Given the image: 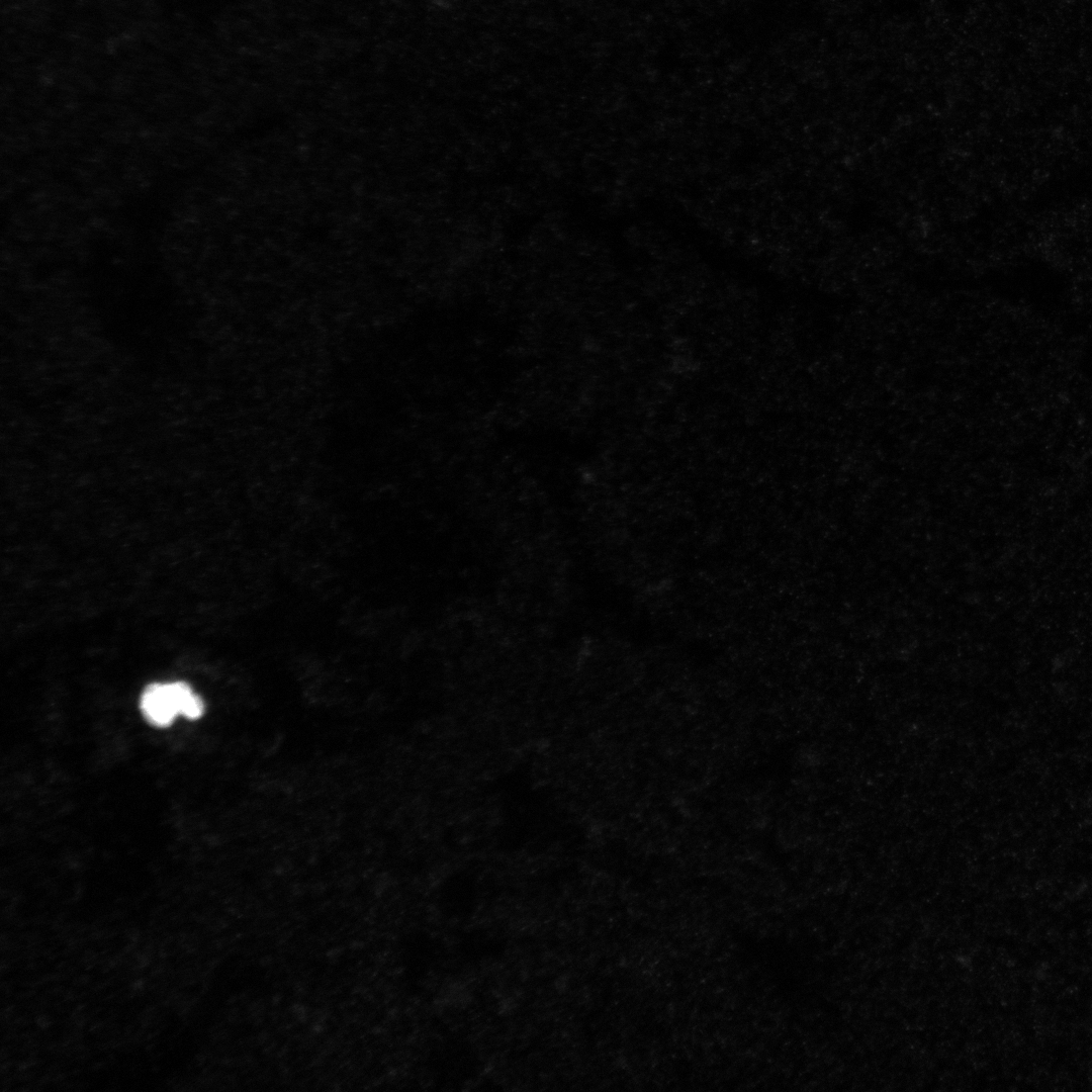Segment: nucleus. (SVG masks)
<instances>
[{
  "label": "nucleus",
  "mask_w": 1092,
  "mask_h": 1092,
  "mask_svg": "<svg viewBox=\"0 0 1092 1092\" xmlns=\"http://www.w3.org/2000/svg\"><path fill=\"white\" fill-rule=\"evenodd\" d=\"M146 720L156 727H168L179 715L198 719L204 712L201 698L183 681L155 682L144 690L140 700Z\"/></svg>",
  "instance_id": "1"
},
{
  "label": "nucleus",
  "mask_w": 1092,
  "mask_h": 1092,
  "mask_svg": "<svg viewBox=\"0 0 1092 1092\" xmlns=\"http://www.w3.org/2000/svg\"><path fill=\"white\" fill-rule=\"evenodd\" d=\"M293 1014L299 1020H302V1019L306 1018V1015H307L306 1009L302 1005H295L293 1007Z\"/></svg>",
  "instance_id": "2"
}]
</instances>
